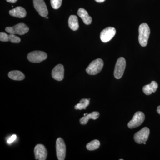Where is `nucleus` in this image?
Segmentation results:
<instances>
[{"label":"nucleus","instance_id":"f257e3e1","mask_svg":"<svg viewBox=\"0 0 160 160\" xmlns=\"http://www.w3.org/2000/svg\"><path fill=\"white\" fill-rule=\"evenodd\" d=\"M150 30L149 26L146 23H142L139 27V42L141 46L145 47L148 44Z\"/></svg>","mask_w":160,"mask_h":160},{"label":"nucleus","instance_id":"f03ea898","mask_svg":"<svg viewBox=\"0 0 160 160\" xmlns=\"http://www.w3.org/2000/svg\"><path fill=\"white\" fill-rule=\"evenodd\" d=\"M104 62L103 60L100 58L92 62L86 69V72L88 74L91 75H94L99 73L102 69Z\"/></svg>","mask_w":160,"mask_h":160},{"label":"nucleus","instance_id":"7ed1b4c3","mask_svg":"<svg viewBox=\"0 0 160 160\" xmlns=\"http://www.w3.org/2000/svg\"><path fill=\"white\" fill-rule=\"evenodd\" d=\"M6 31L9 34H19L22 35L27 33L29 31V28L24 23H19L12 27H7Z\"/></svg>","mask_w":160,"mask_h":160},{"label":"nucleus","instance_id":"20e7f679","mask_svg":"<svg viewBox=\"0 0 160 160\" xmlns=\"http://www.w3.org/2000/svg\"><path fill=\"white\" fill-rule=\"evenodd\" d=\"M126 66V61L124 58H119L117 61L115 66L114 71V77L119 79L122 77Z\"/></svg>","mask_w":160,"mask_h":160},{"label":"nucleus","instance_id":"39448f33","mask_svg":"<svg viewBox=\"0 0 160 160\" xmlns=\"http://www.w3.org/2000/svg\"><path fill=\"white\" fill-rule=\"evenodd\" d=\"M145 116L142 112H137L131 121L128 123V126L130 129H133L141 126L145 121Z\"/></svg>","mask_w":160,"mask_h":160},{"label":"nucleus","instance_id":"423d86ee","mask_svg":"<svg viewBox=\"0 0 160 160\" xmlns=\"http://www.w3.org/2000/svg\"><path fill=\"white\" fill-rule=\"evenodd\" d=\"M47 55L44 52L34 51L29 52L27 58L29 62L32 63H40L47 58Z\"/></svg>","mask_w":160,"mask_h":160},{"label":"nucleus","instance_id":"0eeeda50","mask_svg":"<svg viewBox=\"0 0 160 160\" xmlns=\"http://www.w3.org/2000/svg\"><path fill=\"white\" fill-rule=\"evenodd\" d=\"M150 130L147 127H144L137 132L134 135V140L138 144H144L149 138Z\"/></svg>","mask_w":160,"mask_h":160},{"label":"nucleus","instance_id":"6e6552de","mask_svg":"<svg viewBox=\"0 0 160 160\" xmlns=\"http://www.w3.org/2000/svg\"><path fill=\"white\" fill-rule=\"evenodd\" d=\"M56 148L58 160H65L66 155V146L64 140L62 138H58L57 140Z\"/></svg>","mask_w":160,"mask_h":160},{"label":"nucleus","instance_id":"1a4fd4ad","mask_svg":"<svg viewBox=\"0 0 160 160\" xmlns=\"http://www.w3.org/2000/svg\"><path fill=\"white\" fill-rule=\"evenodd\" d=\"M116 33V30L112 27H108L101 32L100 38L104 43H106L112 39Z\"/></svg>","mask_w":160,"mask_h":160},{"label":"nucleus","instance_id":"9d476101","mask_svg":"<svg viewBox=\"0 0 160 160\" xmlns=\"http://www.w3.org/2000/svg\"><path fill=\"white\" fill-rule=\"evenodd\" d=\"M33 6L38 13L42 17H46L48 15V10L44 0H33Z\"/></svg>","mask_w":160,"mask_h":160},{"label":"nucleus","instance_id":"9b49d317","mask_svg":"<svg viewBox=\"0 0 160 160\" xmlns=\"http://www.w3.org/2000/svg\"><path fill=\"white\" fill-rule=\"evenodd\" d=\"M35 158L36 160H45L47 158V149L42 144H38L34 149Z\"/></svg>","mask_w":160,"mask_h":160},{"label":"nucleus","instance_id":"f8f14e48","mask_svg":"<svg viewBox=\"0 0 160 160\" xmlns=\"http://www.w3.org/2000/svg\"><path fill=\"white\" fill-rule=\"evenodd\" d=\"M52 76L54 79L58 81H62L64 77V68L62 64L55 66L52 72Z\"/></svg>","mask_w":160,"mask_h":160},{"label":"nucleus","instance_id":"ddd939ff","mask_svg":"<svg viewBox=\"0 0 160 160\" xmlns=\"http://www.w3.org/2000/svg\"><path fill=\"white\" fill-rule=\"evenodd\" d=\"M9 13L11 16L22 18L26 17L27 12L24 8L18 6L10 10L9 11Z\"/></svg>","mask_w":160,"mask_h":160},{"label":"nucleus","instance_id":"4468645a","mask_svg":"<svg viewBox=\"0 0 160 160\" xmlns=\"http://www.w3.org/2000/svg\"><path fill=\"white\" fill-rule=\"evenodd\" d=\"M78 15L82 20L83 22L86 25H89L91 24L92 19L89 16L88 12L83 8H80L78 11Z\"/></svg>","mask_w":160,"mask_h":160},{"label":"nucleus","instance_id":"2eb2a0df","mask_svg":"<svg viewBox=\"0 0 160 160\" xmlns=\"http://www.w3.org/2000/svg\"><path fill=\"white\" fill-rule=\"evenodd\" d=\"M158 88V84L155 81H152L150 84L143 86L142 90L144 93L147 95H149L155 92Z\"/></svg>","mask_w":160,"mask_h":160},{"label":"nucleus","instance_id":"dca6fc26","mask_svg":"<svg viewBox=\"0 0 160 160\" xmlns=\"http://www.w3.org/2000/svg\"><path fill=\"white\" fill-rule=\"evenodd\" d=\"M100 113L98 112H92L91 113L85 116L80 119V122L83 125H86L89 119L96 120L99 117Z\"/></svg>","mask_w":160,"mask_h":160},{"label":"nucleus","instance_id":"f3484780","mask_svg":"<svg viewBox=\"0 0 160 160\" xmlns=\"http://www.w3.org/2000/svg\"><path fill=\"white\" fill-rule=\"evenodd\" d=\"M68 24L70 29L73 31H76L79 29L78 20L77 17L74 15L70 16L69 17Z\"/></svg>","mask_w":160,"mask_h":160},{"label":"nucleus","instance_id":"a211bd4d","mask_svg":"<svg viewBox=\"0 0 160 160\" xmlns=\"http://www.w3.org/2000/svg\"><path fill=\"white\" fill-rule=\"evenodd\" d=\"M8 76L11 79L15 81H22L25 79V75L22 72L18 70H14L9 72Z\"/></svg>","mask_w":160,"mask_h":160},{"label":"nucleus","instance_id":"6ab92c4d","mask_svg":"<svg viewBox=\"0 0 160 160\" xmlns=\"http://www.w3.org/2000/svg\"><path fill=\"white\" fill-rule=\"evenodd\" d=\"M90 103L89 99L86 98H83L80 100V102L78 103L74 106L75 109L77 110H82L86 109Z\"/></svg>","mask_w":160,"mask_h":160},{"label":"nucleus","instance_id":"aec40b11","mask_svg":"<svg viewBox=\"0 0 160 160\" xmlns=\"http://www.w3.org/2000/svg\"><path fill=\"white\" fill-rule=\"evenodd\" d=\"M100 145V142L98 140H94L87 144L86 148L88 150L92 151L98 149Z\"/></svg>","mask_w":160,"mask_h":160},{"label":"nucleus","instance_id":"412c9836","mask_svg":"<svg viewBox=\"0 0 160 160\" xmlns=\"http://www.w3.org/2000/svg\"><path fill=\"white\" fill-rule=\"evenodd\" d=\"M62 0H50L52 7L54 9H59L62 5Z\"/></svg>","mask_w":160,"mask_h":160},{"label":"nucleus","instance_id":"4be33fe9","mask_svg":"<svg viewBox=\"0 0 160 160\" xmlns=\"http://www.w3.org/2000/svg\"><path fill=\"white\" fill-rule=\"evenodd\" d=\"M9 41L12 43H18L21 42V39L15 34H10L9 35Z\"/></svg>","mask_w":160,"mask_h":160},{"label":"nucleus","instance_id":"5701e85b","mask_svg":"<svg viewBox=\"0 0 160 160\" xmlns=\"http://www.w3.org/2000/svg\"><path fill=\"white\" fill-rule=\"evenodd\" d=\"M0 41L3 42H9V35L5 32H1L0 33Z\"/></svg>","mask_w":160,"mask_h":160},{"label":"nucleus","instance_id":"b1692460","mask_svg":"<svg viewBox=\"0 0 160 160\" xmlns=\"http://www.w3.org/2000/svg\"><path fill=\"white\" fill-rule=\"evenodd\" d=\"M17 135L15 134L12 135V136L9 138V139L7 140V143L8 144H11V143L13 142L16 139Z\"/></svg>","mask_w":160,"mask_h":160},{"label":"nucleus","instance_id":"393cba45","mask_svg":"<svg viewBox=\"0 0 160 160\" xmlns=\"http://www.w3.org/2000/svg\"><path fill=\"white\" fill-rule=\"evenodd\" d=\"M8 2L10 3H15L17 2L18 0H6Z\"/></svg>","mask_w":160,"mask_h":160},{"label":"nucleus","instance_id":"a878e982","mask_svg":"<svg viewBox=\"0 0 160 160\" xmlns=\"http://www.w3.org/2000/svg\"><path fill=\"white\" fill-rule=\"evenodd\" d=\"M96 2H97L98 3H102L104 1H106V0H95Z\"/></svg>","mask_w":160,"mask_h":160},{"label":"nucleus","instance_id":"bb28decb","mask_svg":"<svg viewBox=\"0 0 160 160\" xmlns=\"http://www.w3.org/2000/svg\"><path fill=\"white\" fill-rule=\"evenodd\" d=\"M157 112L160 115V106H158L157 108Z\"/></svg>","mask_w":160,"mask_h":160},{"label":"nucleus","instance_id":"cd10ccee","mask_svg":"<svg viewBox=\"0 0 160 160\" xmlns=\"http://www.w3.org/2000/svg\"><path fill=\"white\" fill-rule=\"evenodd\" d=\"M88 114V113H85V114H84V116H86V115H87Z\"/></svg>","mask_w":160,"mask_h":160},{"label":"nucleus","instance_id":"c85d7f7f","mask_svg":"<svg viewBox=\"0 0 160 160\" xmlns=\"http://www.w3.org/2000/svg\"><path fill=\"white\" fill-rule=\"evenodd\" d=\"M46 18H47V19H48V18H48V17H46Z\"/></svg>","mask_w":160,"mask_h":160}]
</instances>
